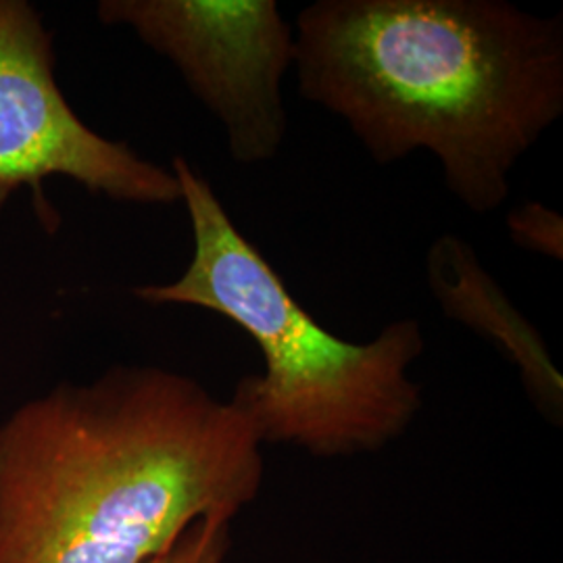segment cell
Instances as JSON below:
<instances>
[{
    "instance_id": "cell-1",
    "label": "cell",
    "mask_w": 563,
    "mask_h": 563,
    "mask_svg": "<svg viewBox=\"0 0 563 563\" xmlns=\"http://www.w3.org/2000/svg\"><path fill=\"white\" fill-rule=\"evenodd\" d=\"M263 444L190 376L115 365L0 423V563H148L202 518H236Z\"/></svg>"
},
{
    "instance_id": "cell-2",
    "label": "cell",
    "mask_w": 563,
    "mask_h": 563,
    "mask_svg": "<svg viewBox=\"0 0 563 563\" xmlns=\"http://www.w3.org/2000/svg\"><path fill=\"white\" fill-rule=\"evenodd\" d=\"M305 101L378 165L426 151L476 216L563 115V20L505 0H318L295 21Z\"/></svg>"
},
{
    "instance_id": "cell-3",
    "label": "cell",
    "mask_w": 563,
    "mask_h": 563,
    "mask_svg": "<svg viewBox=\"0 0 563 563\" xmlns=\"http://www.w3.org/2000/svg\"><path fill=\"white\" fill-rule=\"evenodd\" d=\"M172 172L192 228V260L180 278L134 295L213 311L257 342L265 369L242 378L230 401L262 444L332 460L402 437L422 407V386L411 380L426 349L422 323L402 318L365 342L332 334L242 234L209 180L184 157Z\"/></svg>"
},
{
    "instance_id": "cell-4",
    "label": "cell",
    "mask_w": 563,
    "mask_h": 563,
    "mask_svg": "<svg viewBox=\"0 0 563 563\" xmlns=\"http://www.w3.org/2000/svg\"><path fill=\"white\" fill-rule=\"evenodd\" d=\"M97 15L180 71L234 162L276 159L288 134L282 84L295 67V27L276 0H102Z\"/></svg>"
},
{
    "instance_id": "cell-5",
    "label": "cell",
    "mask_w": 563,
    "mask_h": 563,
    "mask_svg": "<svg viewBox=\"0 0 563 563\" xmlns=\"http://www.w3.org/2000/svg\"><path fill=\"white\" fill-rule=\"evenodd\" d=\"M57 176L113 201H181L172 169L97 134L74 113L55 80L53 36L41 13L23 0H0V209L27 186L42 223L57 228L42 188Z\"/></svg>"
},
{
    "instance_id": "cell-6",
    "label": "cell",
    "mask_w": 563,
    "mask_h": 563,
    "mask_svg": "<svg viewBox=\"0 0 563 563\" xmlns=\"http://www.w3.org/2000/svg\"><path fill=\"white\" fill-rule=\"evenodd\" d=\"M426 280L444 318L476 332L514 363L537 409L560 426L563 378L543 334L484 269L472 242L441 234L426 253Z\"/></svg>"
},
{
    "instance_id": "cell-7",
    "label": "cell",
    "mask_w": 563,
    "mask_h": 563,
    "mask_svg": "<svg viewBox=\"0 0 563 563\" xmlns=\"http://www.w3.org/2000/svg\"><path fill=\"white\" fill-rule=\"evenodd\" d=\"M505 228L516 246L547 260L562 262L563 218L560 211L544 202H520L507 213Z\"/></svg>"
},
{
    "instance_id": "cell-8",
    "label": "cell",
    "mask_w": 563,
    "mask_h": 563,
    "mask_svg": "<svg viewBox=\"0 0 563 563\" xmlns=\"http://www.w3.org/2000/svg\"><path fill=\"white\" fill-rule=\"evenodd\" d=\"M232 518L209 516L192 523L176 543L148 563H225Z\"/></svg>"
}]
</instances>
